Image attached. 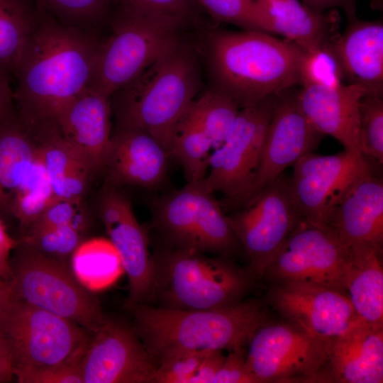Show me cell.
<instances>
[{"instance_id":"6da1fadb","label":"cell","mask_w":383,"mask_h":383,"mask_svg":"<svg viewBox=\"0 0 383 383\" xmlns=\"http://www.w3.org/2000/svg\"><path fill=\"white\" fill-rule=\"evenodd\" d=\"M40 7L38 22L14 73L17 116L33 135L57 128L61 109L89 87L103 42L96 34L62 24Z\"/></svg>"},{"instance_id":"7a4b0ae2","label":"cell","mask_w":383,"mask_h":383,"mask_svg":"<svg viewBox=\"0 0 383 383\" xmlns=\"http://www.w3.org/2000/svg\"><path fill=\"white\" fill-rule=\"evenodd\" d=\"M193 41L204 69L206 87L240 108L299 86L306 52L294 43L259 30L232 31L208 22Z\"/></svg>"},{"instance_id":"3957f363","label":"cell","mask_w":383,"mask_h":383,"mask_svg":"<svg viewBox=\"0 0 383 383\" xmlns=\"http://www.w3.org/2000/svg\"><path fill=\"white\" fill-rule=\"evenodd\" d=\"M205 87L201 57L191 38L109 96L116 127L145 131L170 156L178 123Z\"/></svg>"},{"instance_id":"277c9868","label":"cell","mask_w":383,"mask_h":383,"mask_svg":"<svg viewBox=\"0 0 383 383\" xmlns=\"http://www.w3.org/2000/svg\"><path fill=\"white\" fill-rule=\"evenodd\" d=\"M123 306L133 318V328L157 364L177 353L229 351L245 346L267 320L262 301L255 299L209 310L171 309L128 299Z\"/></svg>"},{"instance_id":"5b68a950","label":"cell","mask_w":383,"mask_h":383,"mask_svg":"<svg viewBox=\"0 0 383 383\" xmlns=\"http://www.w3.org/2000/svg\"><path fill=\"white\" fill-rule=\"evenodd\" d=\"M153 301L177 310L226 308L244 300L254 279L229 257L164 246L152 255Z\"/></svg>"},{"instance_id":"8992f818","label":"cell","mask_w":383,"mask_h":383,"mask_svg":"<svg viewBox=\"0 0 383 383\" xmlns=\"http://www.w3.org/2000/svg\"><path fill=\"white\" fill-rule=\"evenodd\" d=\"M111 35L96 56L89 87L109 98L161 57L192 38L175 21L115 4Z\"/></svg>"},{"instance_id":"52a82bcc","label":"cell","mask_w":383,"mask_h":383,"mask_svg":"<svg viewBox=\"0 0 383 383\" xmlns=\"http://www.w3.org/2000/svg\"><path fill=\"white\" fill-rule=\"evenodd\" d=\"M9 280L16 299L67 319L90 333L108 317L71 263L45 256L17 240Z\"/></svg>"},{"instance_id":"ba28073f","label":"cell","mask_w":383,"mask_h":383,"mask_svg":"<svg viewBox=\"0 0 383 383\" xmlns=\"http://www.w3.org/2000/svg\"><path fill=\"white\" fill-rule=\"evenodd\" d=\"M91 335L67 319L18 299L0 312V340L19 383L65 361Z\"/></svg>"},{"instance_id":"9c48e42d","label":"cell","mask_w":383,"mask_h":383,"mask_svg":"<svg viewBox=\"0 0 383 383\" xmlns=\"http://www.w3.org/2000/svg\"><path fill=\"white\" fill-rule=\"evenodd\" d=\"M151 226L166 247L230 257L241 247L214 193L187 182L151 203Z\"/></svg>"},{"instance_id":"30bf717a","label":"cell","mask_w":383,"mask_h":383,"mask_svg":"<svg viewBox=\"0 0 383 383\" xmlns=\"http://www.w3.org/2000/svg\"><path fill=\"white\" fill-rule=\"evenodd\" d=\"M278 95L240 108L225 141L210 155L202 183L221 194L228 208L242 207L250 195Z\"/></svg>"},{"instance_id":"8fae6325","label":"cell","mask_w":383,"mask_h":383,"mask_svg":"<svg viewBox=\"0 0 383 383\" xmlns=\"http://www.w3.org/2000/svg\"><path fill=\"white\" fill-rule=\"evenodd\" d=\"M250 260L247 270L260 279L265 265L285 239L304 223L292 194L289 177L280 174L251 202L226 215Z\"/></svg>"},{"instance_id":"7c38bea8","label":"cell","mask_w":383,"mask_h":383,"mask_svg":"<svg viewBox=\"0 0 383 383\" xmlns=\"http://www.w3.org/2000/svg\"><path fill=\"white\" fill-rule=\"evenodd\" d=\"M329 340L313 335L290 321L266 322L248 343L246 367L258 383L315 382L326 360Z\"/></svg>"},{"instance_id":"4fadbf2b","label":"cell","mask_w":383,"mask_h":383,"mask_svg":"<svg viewBox=\"0 0 383 383\" xmlns=\"http://www.w3.org/2000/svg\"><path fill=\"white\" fill-rule=\"evenodd\" d=\"M348 256V247L330 231L304 223L273 254L260 279L272 285L325 287L345 295Z\"/></svg>"},{"instance_id":"5bb4252c","label":"cell","mask_w":383,"mask_h":383,"mask_svg":"<svg viewBox=\"0 0 383 383\" xmlns=\"http://www.w3.org/2000/svg\"><path fill=\"white\" fill-rule=\"evenodd\" d=\"M372 162L360 151L345 148L335 155L311 152L301 157L289 182L304 223L326 229L331 213L350 189L374 172Z\"/></svg>"},{"instance_id":"9a60e30c","label":"cell","mask_w":383,"mask_h":383,"mask_svg":"<svg viewBox=\"0 0 383 383\" xmlns=\"http://www.w3.org/2000/svg\"><path fill=\"white\" fill-rule=\"evenodd\" d=\"M156 370L133 327L110 318L91 333L82 361L83 383H155Z\"/></svg>"},{"instance_id":"2e32d148","label":"cell","mask_w":383,"mask_h":383,"mask_svg":"<svg viewBox=\"0 0 383 383\" xmlns=\"http://www.w3.org/2000/svg\"><path fill=\"white\" fill-rule=\"evenodd\" d=\"M98 211L129 282L128 300L152 303L155 268L147 231L138 222L128 198L116 188L106 187Z\"/></svg>"},{"instance_id":"e0dca14e","label":"cell","mask_w":383,"mask_h":383,"mask_svg":"<svg viewBox=\"0 0 383 383\" xmlns=\"http://www.w3.org/2000/svg\"><path fill=\"white\" fill-rule=\"evenodd\" d=\"M295 88L279 93L253 185L243 206L254 200L287 167L313 152L325 136L300 109Z\"/></svg>"},{"instance_id":"ac0fdd59","label":"cell","mask_w":383,"mask_h":383,"mask_svg":"<svg viewBox=\"0 0 383 383\" xmlns=\"http://www.w3.org/2000/svg\"><path fill=\"white\" fill-rule=\"evenodd\" d=\"M268 303L288 321L313 335L329 340L358 321L349 299L333 289L301 284H274Z\"/></svg>"},{"instance_id":"d6986e66","label":"cell","mask_w":383,"mask_h":383,"mask_svg":"<svg viewBox=\"0 0 383 383\" xmlns=\"http://www.w3.org/2000/svg\"><path fill=\"white\" fill-rule=\"evenodd\" d=\"M383 326L360 320L330 339L326 360L315 382L382 383Z\"/></svg>"},{"instance_id":"ffe728a7","label":"cell","mask_w":383,"mask_h":383,"mask_svg":"<svg viewBox=\"0 0 383 383\" xmlns=\"http://www.w3.org/2000/svg\"><path fill=\"white\" fill-rule=\"evenodd\" d=\"M109 99L89 87L59 111L56 126L93 174L103 172L111 140Z\"/></svg>"},{"instance_id":"44dd1931","label":"cell","mask_w":383,"mask_h":383,"mask_svg":"<svg viewBox=\"0 0 383 383\" xmlns=\"http://www.w3.org/2000/svg\"><path fill=\"white\" fill-rule=\"evenodd\" d=\"M168 153L149 133L135 128L116 127L103 172L106 186L153 188L165 179Z\"/></svg>"},{"instance_id":"7402d4cb","label":"cell","mask_w":383,"mask_h":383,"mask_svg":"<svg viewBox=\"0 0 383 383\" xmlns=\"http://www.w3.org/2000/svg\"><path fill=\"white\" fill-rule=\"evenodd\" d=\"M328 51L335 60L343 84L364 87L367 94L383 97V23L347 20Z\"/></svg>"},{"instance_id":"603a6c76","label":"cell","mask_w":383,"mask_h":383,"mask_svg":"<svg viewBox=\"0 0 383 383\" xmlns=\"http://www.w3.org/2000/svg\"><path fill=\"white\" fill-rule=\"evenodd\" d=\"M367 94L364 87L355 84H311L297 89L296 100L316 130L332 136L345 149L360 151L359 104Z\"/></svg>"},{"instance_id":"cb8c5ba5","label":"cell","mask_w":383,"mask_h":383,"mask_svg":"<svg viewBox=\"0 0 383 383\" xmlns=\"http://www.w3.org/2000/svg\"><path fill=\"white\" fill-rule=\"evenodd\" d=\"M262 31L277 33L306 52L327 50L340 33L338 9L320 13L298 0H254Z\"/></svg>"},{"instance_id":"d4e9b609","label":"cell","mask_w":383,"mask_h":383,"mask_svg":"<svg viewBox=\"0 0 383 383\" xmlns=\"http://www.w3.org/2000/svg\"><path fill=\"white\" fill-rule=\"evenodd\" d=\"M326 229L345 246L382 248L383 181L374 172L359 180L331 213Z\"/></svg>"},{"instance_id":"484cf974","label":"cell","mask_w":383,"mask_h":383,"mask_svg":"<svg viewBox=\"0 0 383 383\" xmlns=\"http://www.w3.org/2000/svg\"><path fill=\"white\" fill-rule=\"evenodd\" d=\"M348 248L344 294L361 320L383 326L382 248L360 244Z\"/></svg>"},{"instance_id":"4316f807","label":"cell","mask_w":383,"mask_h":383,"mask_svg":"<svg viewBox=\"0 0 383 383\" xmlns=\"http://www.w3.org/2000/svg\"><path fill=\"white\" fill-rule=\"evenodd\" d=\"M39 152L35 138L13 113L0 123V216H11L15 197Z\"/></svg>"},{"instance_id":"83f0119b","label":"cell","mask_w":383,"mask_h":383,"mask_svg":"<svg viewBox=\"0 0 383 383\" xmlns=\"http://www.w3.org/2000/svg\"><path fill=\"white\" fill-rule=\"evenodd\" d=\"M34 137L55 197L82 199L93 174L87 165L65 142L57 128Z\"/></svg>"},{"instance_id":"f1b7e54d","label":"cell","mask_w":383,"mask_h":383,"mask_svg":"<svg viewBox=\"0 0 383 383\" xmlns=\"http://www.w3.org/2000/svg\"><path fill=\"white\" fill-rule=\"evenodd\" d=\"M33 0H0V70L15 71L39 20Z\"/></svg>"},{"instance_id":"f546056e","label":"cell","mask_w":383,"mask_h":383,"mask_svg":"<svg viewBox=\"0 0 383 383\" xmlns=\"http://www.w3.org/2000/svg\"><path fill=\"white\" fill-rule=\"evenodd\" d=\"M240 109L229 97L205 87L181 119L200 128L209 138L214 150L225 141Z\"/></svg>"},{"instance_id":"4dcf8cb0","label":"cell","mask_w":383,"mask_h":383,"mask_svg":"<svg viewBox=\"0 0 383 383\" xmlns=\"http://www.w3.org/2000/svg\"><path fill=\"white\" fill-rule=\"evenodd\" d=\"M211 150L213 145L209 138L198 127L181 119L174 133L170 157L182 165L187 182L205 178Z\"/></svg>"},{"instance_id":"1f68e13d","label":"cell","mask_w":383,"mask_h":383,"mask_svg":"<svg viewBox=\"0 0 383 383\" xmlns=\"http://www.w3.org/2000/svg\"><path fill=\"white\" fill-rule=\"evenodd\" d=\"M52 18L70 28L96 34L94 30L109 21L115 0H36Z\"/></svg>"},{"instance_id":"d6a6232c","label":"cell","mask_w":383,"mask_h":383,"mask_svg":"<svg viewBox=\"0 0 383 383\" xmlns=\"http://www.w3.org/2000/svg\"><path fill=\"white\" fill-rule=\"evenodd\" d=\"M56 199L39 150L28 177L15 197L11 216L16 218L24 229Z\"/></svg>"},{"instance_id":"836d02e7","label":"cell","mask_w":383,"mask_h":383,"mask_svg":"<svg viewBox=\"0 0 383 383\" xmlns=\"http://www.w3.org/2000/svg\"><path fill=\"white\" fill-rule=\"evenodd\" d=\"M360 152L378 165L383 163V97L365 94L359 104Z\"/></svg>"},{"instance_id":"e575fe53","label":"cell","mask_w":383,"mask_h":383,"mask_svg":"<svg viewBox=\"0 0 383 383\" xmlns=\"http://www.w3.org/2000/svg\"><path fill=\"white\" fill-rule=\"evenodd\" d=\"M84 232L69 225L23 236L18 241L45 256L71 263L73 254L84 242Z\"/></svg>"},{"instance_id":"d590c367","label":"cell","mask_w":383,"mask_h":383,"mask_svg":"<svg viewBox=\"0 0 383 383\" xmlns=\"http://www.w3.org/2000/svg\"><path fill=\"white\" fill-rule=\"evenodd\" d=\"M116 4L170 18L189 33L205 25V13L196 0H115Z\"/></svg>"},{"instance_id":"8d00e7d4","label":"cell","mask_w":383,"mask_h":383,"mask_svg":"<svg viewBox=\"0 0 383 383\" xmlns=\"http://www.w3.org/2000/svg\"><path fill=\"white\" fill-rule=\"evenodd\" d=\"M88 221V211L82 199H56L23 229V236L69 225L86 231Z\"/></svg>"},{"instance_id":"74e56055","label":"cell","mask_w":383,"mask_h":383,"mask_svg":"<svg viewBox=\"0 0 383 383\" xmlns=\"http://www.w3.org/2000/svg\"><path fill=\"white\" fill-rule=\"evenodd\" d=\"M211 22L230 23L243 30L262 31L254 0H196Z\"/></svg>"},{"instance_id":"f35d334b","label":"cell","mask_w":383,"mask_h":383,"mask_svg":"<svg viewBox=\"0 0 383 383\" xmlns=\"http://www.w3.org/2000/svg\"><path fill=\"white\" fill-rule=\"evenodd\" d=\"M300 87L343 83L338 65L328 49L305 52L300 66Z\"/></svg>"},{"instance_id":"ab89813d","label":"cell","mask_w":383,"mask_h":383,"mask_svg":"<svg viewBox=\"0 0 383 383\" xmlns=\"http://www.w3.org/2000/svg\"><path fill=\"white\" fill-rule=\"evenodd\" d=\"M206 351L181 353L161 360L155 383H188Z\"/></svg>"},{"instance_id":"60d3db41","label":"cell","mask_w":383,"mask_h":383,"mask_svg":"<svg viewBox=\"0 0 383 383\" xmlns=\"http://www.w3.org/2000/svg\"><path fill=\"white\" fill-rule=\"evenodd\" d=\"M90 338L65 361L32 376L27 383H83L82 361Z\"/></svg>"},{"instance_id":"b9f144b4","label":"cell","mask_w":383,"mask_h":383,"mask_svg":"<svg viewBox=\"0 0 383 383\" xmlns=\"http://www.w3.org/2000/svg\"><path fill=\"white\" fill-rule=\"evenodd\" d=\"M245 357V346L229 350L212 383H258L248 370Z\"/></svg>"},{"instance_id":"7bdbcfd3","label":"cell","mask_w":383,"mask_h":383,"mask_svg":"<svg viewBox=\"0 0 383 383\" xmlns=\"http://www.w3.org/2000/svg\"><path fill=\"white\" fill-rule=\"evenodd\" d=\"M223 351H206L188 383H212L225 359Z\"/></svg>"},{"instance_id":"ee69618b","label":"cell","mask_w":383,"mask_h":383,"mask_svg":"<svg viewBox=\"0 0 383 383\" xmlns=\"http://www.w3.org/2000/svg\"><path fill=\"white\" fill-rule=\"evenodd\" d=\"M16 243L17 240L10 236L0 216V278L6 281L10 279L11 257Z\"/></svg>"},{"instance_id":"f6af8a7d","label":"cell","mask_w":383,"mask_h":383,"mask_svg":"<svg viewBox=\"0 0 383 383\" xmlns=\"http://www.w3.org/2000/svg\"><path fill=\"white\" fill-rule=\"evenodd\" d=\"M304 5L316 12H324L330 9H341L347 20L356 16L358 0H301Z\"/></svg>"},{"instance_id":"bcb514c9","label":"cell","mask_w":383,"mask_h":383,"mask_svg":"<svg viewBox=\"0 0 383 383\" xmlns=\"http://www.w3.org/2000/svg\"><path fill=\"white\" fill-rule=\"evenodd\" d=\"M13 94L11 91L9 74L0 70V123L12 116Z\"/></svg>"},{"instance_id":"7dc6e473","label":"cell","mask_w":383,"mask_h":383,"mask_svg":"<svg viewBox=\"0 0 383 383\" xmlns=\"http://www.w3.org/2000/svg\"><path fill=\"white\" fill-rule=\"evenodd\" d=\"M13 377L9 355L4 348H0V383L9 382Z\"/></svg>"},{"instance_id":"c3c4849f","label":"cell","mask_w":383,"mask_h":383,"mask_svg":"<svg viewBox=\"0 0 383 383\" xmlns=\"http://www.w3.org/2000/svg\"><path fill=\"white\" fill-rule=\"evenodd\" d=\"M14 299L9 282L0 278V312Z\"/></svg>"},{"instance_id":"681fc988","label":"cell","mask_w":383,"mask_h":383,"mask_svg":"<svg viewBox=\"0 0 383 383\" xmlns=\"http://www.w3.org/2000/svg\"><path fill=\"white\" fill-rule=\"evenodd\" d=\"M371 1L375 7H379L382 4V0H371Z\"/></svg>"},{"instance_id":"f907efd6","label":"cell","mask_w":383,"mask_h":383,"mask_svg":"<svg viewBox=\"0 0 383 383\" xmlns=\"http://www.w3.org/2000/svg\"><path fill=\"white\" fill-rule=\"evenodd\" d=\"M0 348H4V346L3 345L2 343L1 342L0 340Z\"/></svg>"}]
</instances>
